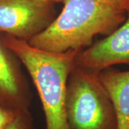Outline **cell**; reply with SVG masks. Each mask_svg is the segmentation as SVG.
Wrapping results in <instances>:
<instances>
[{
	"instance_id": "6da1fadb",
	"label": "cell",
	"mask_w": 129,
	"mask_h": 129,
	"mask_svg": "<svg viewBox=\"0 0 129 129\" xmlns=\"http://www.w3.org/2000/svg\"><path fill=\"white\" fill-rule=\"evenodd\" d=\"M64 7L43 32L28 42L42 50H81L96 35L107 36L123 23L127 13L111 0H63Z\"/></svg>"
},
{
	"instance_id": "7a4b0ae2",
	"label": "cell",
	"mask_w": 129,
	"mask_h": 129,
	"mask_svg": "<svg viewBox=\"0 0 129 129\" xmlns=\"http://www.w3.org/2000/svg\"><path fill=\"white\" fill-rule=\"evenodd\" d=\"M32 79L41 101L46 129H70L66 116V85L79 50L61 53L42 50L28 42L0 35Z\"/></svg>"
},
{
	"instance_id": "3957f363",
	"label": "cell",
	"mask_w": 129,
	"mask_h": 129,
	"mask_svg": "<svg viewBox=\"0 0 129 129\" xmlns=\"http://www.w3.org/2000/svg\"><path fill=\"white\" fill-rule=\"evenodd\" d=\"M70 129H118L115 108L99 73L74 64L65 96Z\"/></svg>"
},
{
	"instance_id": "277c9868",
	"label": "cell",
	"mask_w": 129,
	"mask_h": 129,
	"mask_svg": "<svg viewBox=\"0 0 129 129\" xmlns=\"http://www.w3.org/2000/svg\"><path fill=\"white\" fill-rule=\"evenodd\" d=\"M52 0H0V35L29 42L57 16Z\"/></svg>"
},
{
	"instance_id": "5b68a950",
	"label": "cell",
	"mask_w": 129,
	"mask_h": 129,
	"mask_svg": "<svg viewBox=\"0 0 129 129\" xmlns=\"http://www.w3.org/2000/svg\"><path fill=\"white\" fill-rule=\"evenodd\" d=\"M129 65V12L125 22L106 37L79 50L75 64L97 73L115 64Z\"/></svg>"
},
{
	"instance_id": "8992f818",
	"label": "cell",
	"mask_w": 129,
	"mask_h": 129,
	"mask_svg": "<svg viewBox=\"0 0 129 129\" xmlns=\"http://www.w3.org/2000/svg\"><path fill=\"white\" fill-rule=\"evenodd\" d=\"M21 62L0 40V104L16 111H29L32 92Z\"/></svg>"
},
{
	"instance_id": "52a82bcc",
	"label": "cell",
	"mask_w": 129,
	"mask_h": 129,
	"mask_svg": "<svg viewBox=\"0 0 129 129\" xmlns=\"http://www.w3.org/2000/svg\"><path fill=\"white\" fill-rule=\"evenodd\" d=\"M99 76L115 108L118 129H129V70L109 68Z\"/></svg>"
},
{
	"instance_id": "ba28073f",
	"label": "cell",
	"mask_w": 129,
	"mask_h": 129,
	"mask_svg": "<svg viewBox=\"0 0 129 129\" xmlns=\"http://www.w3.org/2000/svg\"><path fill=\"white\" fill-rule=\"evenodd\" d=\"M6 129H34L29 111H19Z\"/></svg>"
},
{
	"instance_id": "9c48e42d",
	"label": "cell",
	"mask_w": 129,
	"mask_h": 129,
	"mask_svg": "<svg viewBox=\"0 0 129 129\" xmlns=\"http://www.w3.org/2000/svg\"><path fill=\"white\" fill-rule=\"evenodd\" d=\"M18 111L12 110L0 104V129H6L14 120Z\"/></svg>"
},
{
	"instance_id": "30bf717a",
	"label": "cell",
	"mask_w": 129,
	"mask_h": 129,
	"mask_svg": "<svg viewBox=\"0 0 129 129\" xmlns=\"http://www.w3.org/2000/svg\"><path fill=\"white\" fill-rule=\"evenodd\" d=\"M119 9L125 12H129V0H111Z\"/></svg>"
}]
</instances>
